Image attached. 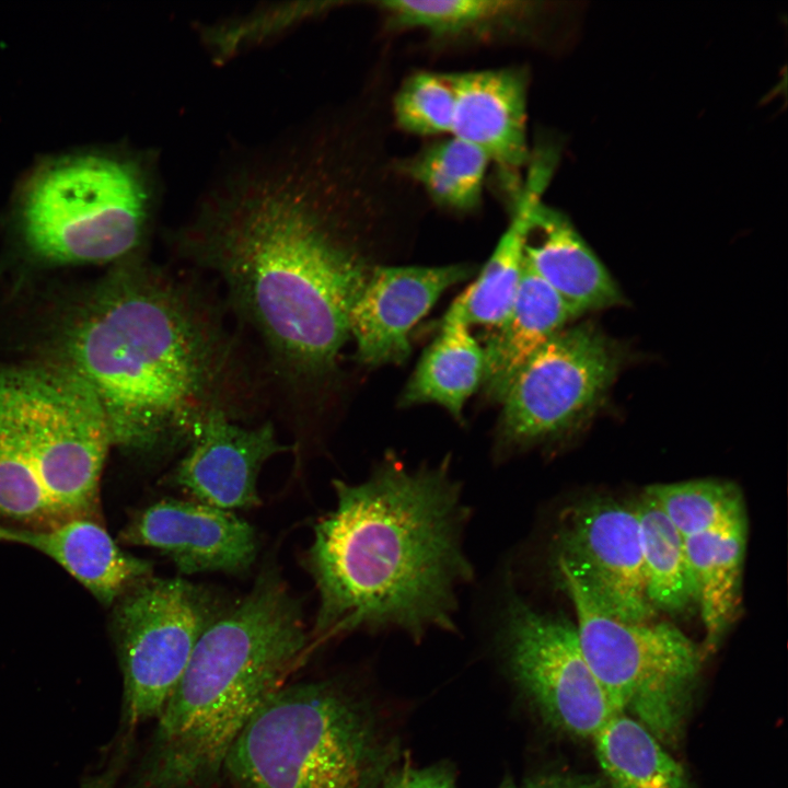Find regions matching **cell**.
<instances>
[{
	"mask_svg": "<svg viewBox=\"0 0 788 788\" xmlns=\"http://www.w3.org/2000/svg\"><path fill=\"white\" fill-rule=\"evenodd\" d=\"M339 187L326 139L301 124L232 160L170 235L220 281L270 393L297 418L337 368L371 267L340 229Z\"/></svg>",
	"mask_w": 788,
	"mask_h": 788,
	"instance_id": "obj_1",
	"label": "cell"
},
{
	"mask_svg": "<svg viewBox=\"0 0 788 788\" xmlns=\"http://www.w3.org/2000/svg\"><path fill=\"white\" fill-rule=\"evenodd\" d=\"M70 368L93 391L112 447H187L212 417L248 424L271 402L259 358L200 280L125 264L69 338Z\"/></svg>",
	"mask_w": 788,
	"mask_h": 788,
	"instance_id": "obj_2",
	"label": "cell"
},
{
	"mask_svg": "<svg viewBox=\"0 0 788 788\" xmlns=\"http://www.w3.org/2000/svg\"><path fill=\"white\" fill-rule=\"evenodd\" d=\"M336 506L314 525L305 568L318 593L312 648L355 630H454L457 589L473 577L468 518L448 463L384 459L358 484L334 480Z\"/></svg>",
	"mask_w": 788,
	"mask_h": 788,
	"instance_id": "obj_3",
	"label": "cell"
},
{
	"mask_svg": "<svg viewBox=\"0 0 788 788\" xmlns=\"http://www.w3.org/2000/svg\"><path fill=\"white\" fill-rule=\"evenodd\" d=\"M312 649L301 603L262 570L200 636L124 788H217L245 726Z\"/></svg>",
	"mask_w": 788,
	"mask_h": 788,
	"instance_id": "obj_4",
	"label": "cell"
},
{
	"mask_svg": "<svg viewBox=\"0 0 788 788\" xmlns=\"http://www.w3.org/2000/svg\"><path fill=\"white\" fill-rule=\"evenodd\" d=\"M162 199L158 150L114 141L37 157L18 177L8 213L38 259L123 263L148 244Z\"/></svg>",
	"mask_w": 788,
	"mask_h": 788,
	"instance_id": "obj_5",
	"label": "cell"
},
{
	"mask_svg": "<svg viewBox=\"0 0 788 788\" xmlns=\"http://www.w3.org/2000/svg\"><path fill=\"white\" fill-rule=\"evenodd\" d=\"M402 758L371 703L343 680L286 683L225 761L232 788H378Z\"/></svg>",
	"mask_w": 788,
	"mask_h": 788,
	"instance_id": "obj_6",
	"label": "cell"
},
{
	"mask_svg": "<svg viewBox=\"0 0 788 788\" xmlns=\"http://www.w3.org/2000/svg\"><path fill=\"white\" fill-rule=\"evenodd\" d=\"M580 648L613 712L647 729L667 749L685 733L698 686L700 647L669 623H630L595 607L571 582Z\"/></svg>",
	"mask_w": 788,
	"mask_h": 788,
	"instance_id": "obj_7",
	"label": "cell"
},
{
	"mask_svg": "<svg viewBox=\"0 0 788 788\" xmlns=\"http://www.w3.org/2000/svg\"><path fill=\"white\" fill-rule=\"evenodd\" d=\"M114 636L123 676L121 730L154 721L200 636L227 605L209 588L149 577L116 602Z\"/></svg>",
	"mask_w": 788,
	"mask_h": 788,
	"instance_id": "obj_8",
	"label": "cell"
},
{
	"mask_svg": "<svg viewBox=\"0 0 788 788\" xmlns=\"http://www.w3.org/2000/svg\"><path fill=\"white\" fill-rule=\"evenodd\" d=\"M619 359L613 341L592 325L559 331L521 368L503 397L500 447H529L583 422L606 395Z\"/></svg>",
	"mask_w": 788,
	"mask_h": 788,
	"instance_id": "obj_9",
	"label": "cell"
},
{
	"mask_svg": "<svg viewBox=\"0 0 788 788\" xmlns=\"http://www.w3.org/2000/svg\"><path fill=\"white\" fill-rule=\"evenodd\" d=\"M501 648L518 690L552 729L593 739L615 715L584 659L575 624L510 595Z\"/></svg>",
	"mask_w": 788,
	"mask_h": 788,
	"instance_id": "obj_10",
	"label": "cell"
},
{
	"mask_svg": "<svg viewBox=\"0 0 788 788\" xmlns=\"http://www.w3.org/2000/svg\"><path fill=\"white\" fill-rule=\"evenodd\" d=\"M557 580H567L600 611L630 623L652 622L635 503L579 502L561 514L554 541Z\"/></svg>",
	"mask_w": 788,
	"mask_h": 788,
	"instance_id": "obj_11",
	"label": "cell"
},
{
	"mask_svg": "<svg viewBox=\"0 0 788 788\" xmlns=\"http://www.w3.org/2000/svg\"><path fill=\"white\" fill-rule=\"evenodd\" d=\"M474 273L467 264L371 266L348 314L358 361L369 367L406 361L414 326L449 288Z\"/></svg>",
	"mask_w": 788,
	"mask_h": 788,
	"instance_id": "obj_12",
	"label": "cell"
},
{
	"mask_svg": "<svg viewBox=\"0 0 788 788\" xmlns=\"http://www.w3.org/2000/svg\"><path fill=\"white\" fill-rule=\"evenodd\" d=\"M119 541L155 548L183 575L247 570L257 554L254 528L234 511L197 500L164 498L141 510Z\"/></svg>",
	"mask_w": 788,
	"mask_h": 788,
	"instance_id": "obj_13",
	"label": "cell"
},
{
	"mask_svg": "<svg viewBox=\"0 0 788 788\" xmlns=\"http://www.w3.org/2000/svg\"><path fill=\"white\" fill-rule=\"evenodd\" d=\"M290 449L269 420L250 425L216 416L188 443L167 482L216 508H254L260 505L257 479L263 465Z\"/></svg>",
	"mask_w": 788,
	"mask_h": 788,
	"instance_id": "obj_14",
	"label": "cell"
},
{
	"mask_svg": "<svg viewBox=\"0 0 788 788\" xmlns=\"http://www.w3.org/2000/svg\"><path fill=\"white\" fill-rule=\"evenodd\" d=\"M455 93L452 131L477 147L508 175L530 160L528 79L517 68L449 73Z\"/></svg>",
	"mask_w": 788,
	"mask_h": 788,
	"instance_id": "obj_15",
	"label": "cell"
},
{
	"mask_svg": "<svg viewBox=\"0 0 788 788\" xmlns=\"http://www.w3.org/2000/svg\"><path fill=\"white\" fill-rule=\"evenodd\" d=\"M0 542L48 556L105 605L153 572L150 561L125 553L95 518H74L49 529L0 525Z\"/></svg>",
	"mask_w": 788,
	"mask_h": 788,
	"instance_id": "obj_16",
	"label": "cell"
},
{
	"mask_svg": "<svg viewBox=\"0 0 788 788\" xmlns=\"http://www.w3.org/2000/svg\"><path fill=\"white\" fill-rule=\"evenodd\" d=\"M524 260L576 317L619 304L622 293L570 221L540 199L533 207Z\"/></svg>",
	"mask_w": 788,
	"mask_h": 788,
	"instance_id": "obj_17",
	"label": "cell"
},
{
	"mask_svg": "<svg viewBox=\"0 0 788 788\" xmlns=\"http://www.w3.org/2000/svg\"><path fill=\"white\" fill-rule=\"evenodd\" d=\"M552 159L540 155L517 189L510 222L478 277L455 300L441 324L496 328L508 315L519 290L531 213L552 175Z\"/></svg>",
	"mask_w": 788,
	"mask_h": 788,
	"instance_id": "obj_18",
	"label": "cell"
},
{
	"mask_svg": "<svg viewBox=\"0 0 788 788\" xmlns=\"http://www.w3.org/2000/svg\"><path fill=\"white\" fill-rule=\"evenodd\" d=\"M571 318L561 298L524 260L514 302L483 348L488 397L501 403L521 368Z\"/></svg>",
	"mask_w": 788,
	"mask_h": 788,
	"instance_id": "obj_19",
	"label": "cell"
},
{
	"mask_svg": "<svg viewBox=\"0 0 788 788\" xmlns=\"http://www.w3.org/2000/svg\"><path fill=\"white\" fill-rule=\"evenodd\" d=\"M746 530V514H742L684 538L705 629L704 659L718 648L738 613Z\"/></svg>",
	"mask_w": 788,
	"mask_h": 788,
	"instance_id": "obj_20",
	"label": "cell"
},
{
	"mask_svg": "<svg viewBox=\"0 0 788 788\" xmlns=\"http://www.w3.org/2000/svg\"><path fill=\"white\" fill-rule=\"evenodd\" d=\"M484 349L460 323L441 324L401 397L403 406L433 403L461 419L468 397L482 385Z\"/></svg>",
	"mask_w": 788,
	"mask_h": 788,
	"instance_id": "obj_21",
	"label": "cell"
},
{
	"mask_svg": "<svg viewBox=\"0 0 788 788\" xmlns=\"http://www.w3.org/2000/svg\"><path fill=\"white\" fill-rule=\"evenodd\" d=\"M592 741L611 788H693L668 749L624 714L614 715Z\"/></svg>",
	"mask_w": 788,
	"mask_h": 788,
	"instance_id": "obj_22",
	"label": "cell"
},
{
	"mask_svg": "<svg viewBox=\"0 0 788 788\" xmlns=\"http://www.w3.org/2000/svg\"><path fill=\"white\" fill-rule=\"evenodd\" d=\"M635 506L649 601L657 612H681L697 603L684 538L648 490Z\"/></svg>",
	"mask_w": 788,
	"mask_h": 788,
	"instance_id": "obj_23",
	"label": "cell"
},
{
	"mask_svg": "<svg viewBox=\"0 0 788 788\" xmlns=\"http://www.w3.org/2000/svg\"><path fill=\"white\" fill-rule=\"evenodd\" d=\"M379 5L393 27L436 37L517 28L533 12L530 2L518 0H386Z\"/></svg>",
	"mask_w": 788,
	"mask_h": 788,
	"instance_id": "obj_24",
	"label": "cell"
},
{
	"mask_svg": "<svg viewBox=\"0 0 788 788\" xmlns=\"http://www.w3.org/2000/svg\"><path fill=\"white\" fill-rule=\"evenodd\" d=\"M489 162L480 149L450 136L409 159L404 170L438 205L470 211L482 201Z\"/></svg>",
	"mask_w": 788,
	"mask_h": 788,
	"instance_id": "obj_25",
	"label": "cell"
},
{
	"mask_svg": "<svg viewBox=\"0 0 788 788\" xmlns=\"http://www.w3.org/2000/svg\"><path fill=\"white\" fill-rule=\"evenodd\" d=\"M683 538L721 526L745 514L741 491L711 479L658 484L647 488Z\"/></svg>",
	"mask_w": 788,
	"mask_h": 788,
	"instance_id": "obj_26",
	"label": "cell"
},
{
	"mask_svg": "<svg viewBox=\"0 0 788 788\" xmlns=\"http://www.w3.org/2000/svg\"><path fill=\"white\" fill-rule=\"evenodd\" d=\"M399 127L420 136L451 135L455 93L449 73L420 71L407 78L394 99Z\"/></svg>",
	"mask_w": 788,
	"mask_h": 788,
	"instance_id": "obj_27",
	"label": "cell"
},
{
	"mask_svg": "<svg viewBox=\"0 0 788 788\" xmlns=\"http://www.w3.org/2000/svg\"><path fill=\"white\" fill-rule=\"evenodd\" d=\"M378 788H456L455 769L448 762L420 767L401 758Z\"/></svg>",
	"mask_w": 788,
	"mask_h": 788,
	"instance_id": "obj_28",
	"label": "cell"
},
{
	"mask_svg": "<svg viewBox=\"0 0 788 788\" xmlns=\"http://www.w3.org/2000/svg\"><path fill=\"white\" fill-rule=\"evenodd\" d=\"M523 788H611L604 777L571 773L549 772L537 774L522 784Z\"/></svg>",
	"mask_w": 788,
	"mask_h": 788,
	"instance_id": "obj_29",
	"label": "cell"
},
{
	"mask_svg": "<svg viewBox=\"0 0 788 788\" xmlns=\"http://www.w3.org/2000/svg\"><path fill=\"white\" fill-rule=\"evenodd\" d=\"M498 788H523L522 785H518L510 775H507L500 783Z\"/></svg>",
	"mask_w": 788,
	"mask_h": 788,
	"instance_id": "obj_30",
	"label": "cell"
}]
</instances>
